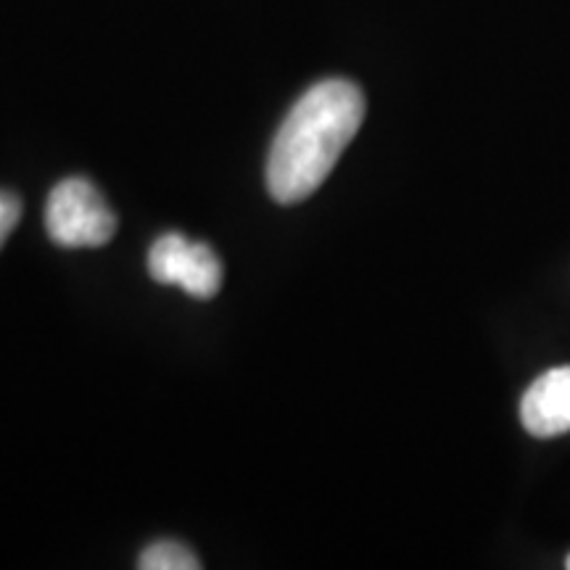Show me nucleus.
<instances>
[{"instance_id":"1","label":"nucleus","mask_w":570,"mask_h":570,"mask_svg":"<svg viewBox=\"0 0 570 570\" xmlns=\"http://www.w3.org/2000/svg\"><path fill=\"white\" fill-rule=\"evenodd\" d=\"M365 96L348 80L312 85L277 127L267 156V190L277 204L309 198L360 132Z\"/></svg>"},{"instance_id":"2","label":"nucleus","mask_w":570,"mask_h":570,"mask_svg":"<svg viewBox=\"0 0 570 570\" xmlns=\"http://www.w3.org/2000/svg\"><path fill=\"white\" fill-rule=\"evenodd\" d=\"M46 230L61 248H98L117 233V214L85 177H67L46 204Z\"/></svg>"},{"instance_id":"3","label":"nucleus","mask_w":570,"mask_h":570,"mask_svg":"<svg viewBox=\"0 0 570 570\" xmlns=\"http://www.w3.org/2000/svg\"><path fill=\"white\" fill-rule=\"evenodd\" d=\"M148 273L156 283L177 285L185 294L209 302L223 288V262L206 244L183 233H164L148 252Z\"/></svg>"},{"instance_id":"4","label":"nucleus","mask_w":570,"mask_h":570,"mask_svg":"<svg viewBox=\"0 0 570 570\" xmlns=\"http://www.w3.org/2000/svg\"><path fill=\"white\" fill-rule=\"evenodd\" d=\"M520 423L537 439L570 431V365L539 375L520 399Z\"/></svg>"},{"instance_id":"5","label":"nucleus","mask_w":570,"mask_h":570,"mask_svg":"<svg viewBox=\"0 0 570 570\" xmlns=\"http://www.w3.org/2000/svg\"><path fill=\"white\" fill-rule=\"evenodd\" d=\"M138 568H142V570H198L202 568V560L196 558L194 550H188V547L180 544V541L159 539L140 552Z\"/></svg>"},{"instance_id":"6","label":"nucleus","mask_w":570,"mask_h":570,"mask_svg":"<svg viewBox=\"0 0 570 570\" xmlns=\"http://www.w3.org/2000/svg\"><path fill=\"white\" fill-rule=\"evenodd\" d=\"M21 219V198L9 194V190H0V246L6 244V238L13 233V227Z\"/></svg>"},{"instance_id":"7","label":"nucleus","mask_w":570,"mask_h":570,"mask_svg":"<svg viewBox=\"0 0 570 570\" xmlns=\"http://www.w3.org/2000/svg\"><path fill=\"white\" fill-rule=\"evenodd\" d=\"M566 566H568V568H570V554H568V560H566Z\"/></svg>"}]
</instances>
